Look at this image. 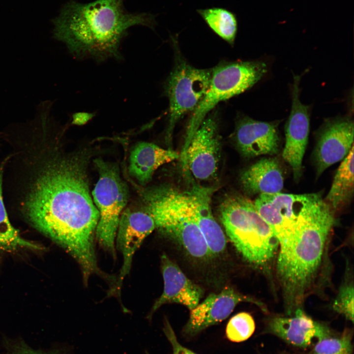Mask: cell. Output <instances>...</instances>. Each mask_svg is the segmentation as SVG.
<instances>
[{"label":"cell","mask_w":354,"mask_h":354,"mask_svg":"<svg viewBox=\"0 0 354 354\" xmlns=\"http://www.w3.org/2000/svg\"><path fill=\"white\" fill-rule=\"evenodd\" d=\"M14 162L17 208L26 220L73 257L85 283L93 274L103 277L94 244L99 212L84 161L56 152L51 139L39 136L25 144Z\"/></svg>","instance_id":"obj_1"},{"label":"cell","mask_w":354,"mask_h":354,"mask_svg":"<svg viewBox=\"0 0 354 354\" xmlns=\"http://www.w3.org/2000/svg\"><path fill=\"white\" fill-rule=\"evenodd\" d=\"M123 1H70L54 20V38L64 43L70 54L79 59H121L119 46L130 27L141 25L153 29L156 25L153 14L127 12Z\"/></svg>","instance_id":"obj_2"},{"label":"cell","mask_w":354,"mask_h":354,"mask_svg":"<svg viewBox=\"0 0 354 354\" xmlns=\"http://www.w3.org/2000/svg\"><path fill=\"white\" fill-rule=\"evenodd\" d=\"M334 212L321 196L301 211L290 241L280 249L277 271L287 312L299 304L321 264Z\"/></svg>","instance_id":"obj_3"},{"label":"cell","mask_w":354,"mask_h":354,"mask_svg":"<svg viewBox=\"0 0 354 354\" xmlns=\"http://www.w3.org/2000/svg\"><path fill=\"white\" fill-rule=\"evenodd\" d=\"M145 209L157 229L176 240L192 257H211L199 228L189 192L162 185L144 193Z\"/></svg>","instance_id":"obj_4"},{"label":"cell","mask_w":354,"mask_h":354,"mask_svg":"<svg viewBox=\"0 0 354 354\" xmlns=\"http://www.w3.org/2000/svg\"><path fill=\"white\" fill-rule=\"evenodd\" d=\"M219 210L227 236L244 259L258 267L266 266L279 244L254 202L240 194L228 195L221 202Z\"/></svg>","instance_id":"obj_5"},{"label":"cell","mask_w":354,"mask_h":354,"mask_svg":"<svg viewBox=\"0 0 354 354\" xmlns=\"http://www.w3.org/2000/svg\"><path fill=\"white\" fill-rule=\"evenodd\" d=\"M266 72V65L259 61L222 63L213 68L208 88L189 121L180 156L185 157L194 133L211 110L251 88Z\"/></svg>","instance_id":"obj_6"},{"label":"cell","mask_w":354,"mask_h":354,"mask_svg":"<svg viewBox=\"0 0 354 354\" xmlns=\"http://www.w3.org/2000/svg\"><path fill=\"white\" fill-rule=\"evenodd\" d=\"M95 163L99 173L92 192L99 212L95 237L101 246L115 258L117 231L128 201V190L117 165L101 159H96Z\"/></svg>","instance_id":"obj_7"},{"label":"cell","mask_w":354,"mask_h":354,"mask_svg":"<svg viewBox=\"0 0 354 354\" xmlns=\"http://www.w3.org/2000/svg\"><path fill=\"white\" fill-rule=\"evenodd\" d=\"M211 70L194 67L177 59L165 84L169 102L167 144L170 146L175 127L187 113L193 112L205 95L209 85Z\"/></svg>","instance_id":"obj_8"},{"label":"cell","mask_w":354,"mask_h":354,"mask_svg":"<svg viewBox=\"0 0 354 354\" xmlns=\"http://www.w3.org/2000/svg\"><path fill=\"white\" fill-rule=\"evenodd\" d=\"M320 195L318 193L262 194L254 201L256 208L268 224L279 245L286 246L292 238L302 210Z\"/></svg>","instance_id":"obj_9"},{"label":"cell","mask_w":354,"mask_h":354,"mask_svg":"<svg viewBox=\"0 0 354 354\" xmlns=\"http://www.w3.org/2000/svg\"><path fill=\"white\" fill-rule=\"evenodd\" d=\"M216 118L206 117L194 133L182 164L199 181L216 177L221 157V141Z\"/></svg>","instance_id":"obj_10"},{"label":"cell","mask_w":354,"mask_h":354,"mask_svg":"<svg viewBox=\"0 0 354 354\" xmlns=\"http://www.w3.org/2000/svg\"><path fill=\"white\" fill-rule=\"evenodd\" d=\"M156 229L154 221L145 209H125L122 212L118 227L115 245L121 252L123 264L117 281L110 294L120 291L124 278L129 273L133 256L144 239Z\"/></svg>","instance_id":"obj_11"},{"label":"cell","mask_w":354,"mask_h":354,"mask_svg":"<svg viewBox=\"0 0 354 354\" xmlns=\"http://www.w3.org/2000/svg\"><path fill=\"white\" fill-rule=\"evenodd\" d=\"M241 302H250L262 307L261 303L244 295L230 287L220 293H211L190 310L188 321L182 330V336L193 338L204 330L225 320Z\"/></svg>","instance_id":"obj_12"},{"label":"cell","mask_w":354,"mask_h":354,"mask_svg":"<svg viewBox=\"0 0 354 354\" xmlns=\"http://www.w3.org/2000/svg\"><path fill=\"white\" fill-rule=\"evenodd\" d=\"M300 76L294 77L292 105L285 125V144L282 157L291 167L294 178L299 180L302 175V161L309 132V107L299 99Z\"/></svg>","instance_id":"obj_13"},{"label":"cell","mask_w":354,"mask_h":354,"mask_svg":"<svg viewBox=\"0 0 354 354\" xmlns=\"http://www.w3.org/2000/svg\"><path fill=\"white\" fill-rule=\"evenodd\" d=\"M354 122L350 118H336L324 123L314 152L317 177L348 155L354 146Z\"/></svg>","instance_id":"obj_14"},{"label":"cell","mask_w":354,"mask_h":354,"mask_svg":"<svg viewBox=\"0 0 354 354\" xmlns=\"http://www.w3.org/2000/svg\"><path fill=\"white\" fill-rule=\"evenodd\" d=\"M161 267L164 281L163 291L147 317L149 321L157 310L167 303L180 304L190 311L199 303L203 295L201 288L188 279L179 267L165 253L161 257Z\"/></svg>","instance_id":"obj_15"},{"label":"cell","mask_w":354,"mask_h":354,"mask_svg":"<svg viewBox=\"0 0 354 354\" xmlns=\"http://www.w3.org/2000/svg\"><path fill=\"white\" fill-rule=\"evenodd\" d=\"M290 317H276L267 323L266 332L281 338L287 343L306 348L315 340L330 336L328 327L313 320L300 308Z\"/></svg>","instance_id":"obj_16"},{"label":"cell","mask_w":354,"mask_h":354,"mask_svg":"<svg viewBox=\"0 0 354 354\" xmlns=\"http://www.w3.org/2000/svg\"><path fill=\"white\" fill-rule=\"evenodd\" d=\"M235 139L240 152L246 157L272 155L279 150L280 139L275 122L242 118L237 123Z\"/></svg>","instance_id":"obj_17"},{"label":"cell","mask_w":354,"mask_h":354,"mask_svg":"<svg viewBox=\"0 0 354 354\" xmlns=\"http://www.w3.org/2000/svg\"><path fill=\"white\" fill-rule=\"evenodd\" d=\"M212 187L193 185L189 193L196 220L211 256L222 253L226 247V237L212 212Z\"/></svg>","instance_id":"obj_18"},{"label":"cell","mask_w":354,"mask_h":354,"mask_svg":"<svg viewBox=\"0 0 354 354\" xmlns=\"http://www.w3.org/2000/svg\"><path fill=\"white\" fill-rule=\"evenodd\" d=\"M179 158V154L172 148H164L149 142H139L130 152L129 173L140 184L146 185L160 166Z\"/></svg>","instance_id":"obj_19"},{"label":"cell","mask_w":354,"mask_h":354,"mask_svg":"<svg viewBox=\"0 0 354 354\" xmlns=\"http://www.w3.org/2000/svg\"><path fill=\"white\" fill-rule=\"evenodd\" d=\"M240 182L248 194H272L280 192L284 186V176L274 158H262L243 171Z\"/></svg>","instance_id":"obj_20"},{"label":"cell","mask_w":354,"mask_h":354,"mask_svg":"<svg viewBox=\"0 0 354 354\" xmlns=\"http://www.w3.org/2000/svg\"><path fill=\"white\" fill-rule=\"evenodd\" d=\"M353 194L354 146L338 167L324 201L334 212L350 202Z\"/></svg>","instance_id":"obj_21"},{"label":"cell","mask_w":354,"mask_h":354,"mask_svg":"<svg viewBox=\"0 0 354 354\" xmlns=\"http://www.w3.org/2000/svg\"><path fill=\"white\" fill-rule=\"evenodd\" d=\"M197 12L217 36L232 45L234 43L238 30V19L234 12L221 7L198 9Z\"/></svg>","instance_id":"obj_22"},{"label":"cell","mask_w":354,"mask_h":354,"mask_svg":"<svg viewBox=\"0 0 354 354\" xmlns=\"http://www.w3.org/2000/svg\"><path fill=\"white\" fill-rule=\"evenodd\" d=\"M4 167L3 161L0 166V250L10 252L20 247L40 250V246L23 238L9 219L3 196Z\"/></svg>","instance_id":"obj_23"},{"label":"cell","mask_w":354,"mask_h":354,"mask_svg":"<svg viewBox=\"0 0 354 354\" xmlns=\"http://www.w3.org/2000/svg\"><path fill=\"white\" fill-rule=\"evenodd\" d=\"M255 329V323L252 316L247 312H240L229 321L226 335L232 342H241L249 338Z\"/></svg>","instance_id":"obj_24"},{"label":"cell","mask_w":354,"mask_h":354,"mask_svg":"<svg viewBox=\"0 0 354 354\" xmlns=\"http://www.w3.org/2000/svg\"><path fill=\"white\" fill-rule=\"evenodd\" d=\"M352 339V334L347 330L337 337L324 338L317 341L311 354H351Z\"/></svg>","instance_id":"obj_25"},{"label":"cell","mask_w":354,"mask_h":354,"mask_svg":"<svg viewBox=\"0 0 354 354\" xmlns=\"http://www.w3.org/2000/svg\"><path fill=\"white\" fill-rule=\"evenodd\" d=\"M354 286L352 283L343 285L340 289L333 302L334 311L354 321Z\"/></svg>","instance_id":"obj_26"},{"label":"cell","mask_w":354,"mask_h":354,"mask_svg":"<svg viewBox=\"0 0 354 354\" xmlns=\"http://www.w3.org/2000/svg\"><path fill=\"white\" fill-rule=\"evenodd\" d=\"M163 331L171 344L172 354H197L180 343L174 330L167 319H165L164 321Z\"/></svg>","instance_id":"obj_27"},{"label":"cell","mask_w":354,"mask_h":354,"mask_svg":"<svg viewBox=\"0 0 354 354\" xmlns=\"http://www.w3.org/2000/svg\"><path fill=\"white\" fill-rule=\"evenodd\" d=\"M5 354H62L58 350L49 352H43L40 350L32 349L28 346L22 345L18 346L12 351Z\"/></svg>","instance_id":"obj_28"},{"label":"cell","mask_w":354,"mask_h":354,"mask_svg":"<svg viewBox=\"0 0 354 354\" xmlns=\"http://www.w3.org/2000/svg\"><path fill=\"white\" fill-rule=\"evenodd\" d=\"M95 116L94 113L80 112L74 113L72 116V124L82 126L87 124Z\"/></svg>","instance_id":"obj_29"}]
</instances>
